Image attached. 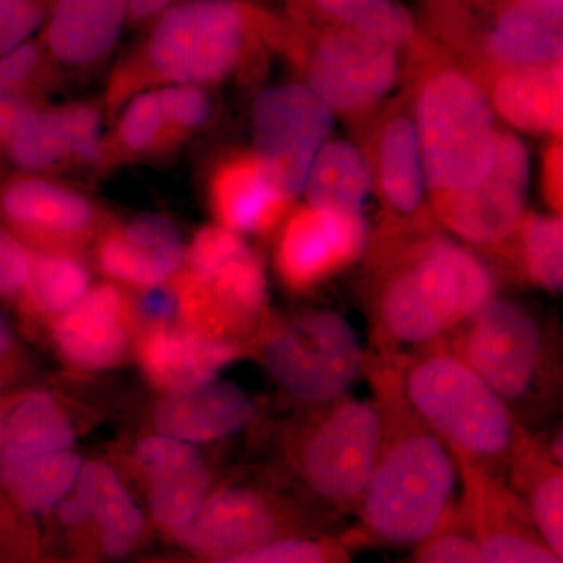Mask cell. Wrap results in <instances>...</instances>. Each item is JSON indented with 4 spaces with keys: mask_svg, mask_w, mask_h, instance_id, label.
Segmentation results:
<instances>
[{
    "mask_svg": "<svg viewBox=\"0 0 563 563\" xmlns=\"http://www.w3.org/2000/svg\"><path fill=\"white\" fill-rule=\"evenodd\" d=\"M11 162L27 174L69 173V146L57 106L36 107L7 143Z\"/></svg>",
    "mask_w": 563,
    "mask_h": 563,
    "instance_id": "obj_36",
    "label": "cell"
},
{
    "mask_svg": "<svg viewBox=\"0 0 563 563\" xmlns=\"http://www.w3.org/2000/svg\"><path fill=\"white\" fill-rule=\"evenodd\" d=\"M261 355L274 384L306 407L350 395L368 363L357 332L333 310H309L268 328Z\"/></svg>",
    "mask_w": 563,
    "mask_h": 563,
    "instance_id": "obj_12",
    "label": "cell"
},
{
    "mask_svg": "<svg viewBox=\"0 0 563 563\" xmlns=\"http://www.w3.org/2000/svg\"><path fill=\"white\" fill-rule=\"evenodd\" d=\"M365 374L379 406L383 433L354 512L355 525L340 537L354 551L415 548L439 529L457 503V461L404 398L391 354L368 355Z\"/></svg>",
    "mask_w": 563,
    "mask_h": 563,
    "instance_id": "obj_2",
    "label": "cell"
},
{
    "mask_svg": "<svg viewBox=\"0 0 563 563\" xmlns=\"http://www.w3.org/2000/svg\"><path fill=\"white\" fill-rule=\"evenodd\" d=\"M562 139H553L543 152L542 161V190L544 201L551 207L555 214H562L563 166Z\"/></svg>",
    "mask_w": 563,
    "mask_h": 563,
    "instance_id": "obj_44",
    "label": "cell"
},
{
    "mask_svg": "<svg viewBox=\"0 0 563 563\" xmlns=\"http://www.w3.org/2000/svg\"><path fill=\"white\" fill-rule=\"evenodd\" d=\"M280 57L336 117L358 124L402 84L404 55L351 29L284 9Z\"/></svg>",
    "mask_w": 563,
    "mask_h": 563,
    "instance_id": "obj_7",
    "label": "cell"
},
{
    "mask_svg": "<svg viewBox=\"0 0 563 563\" xmlns=\"http://www.w3.org/2000/svg\"><path fill=\"white\" fill-rule=\"evenodd\" d=\"M51 0H0V57L40 32Z\"/></svg>",
    "mask_w": 563,
    "mask_h": 563,
    "instance_id": "obj_41",
    "label": "cell"
},
{
    "mask_svg": "<svg viewBox=\"0 0 563 563\" xmlns=\"http://www.w3.org/2000/svg\"><path fill=\"white\" fill-rule=\"evenodd\" d=\"M180 0H128V27L144 31Z\"/></svg>",
    "mask_w": 563,
    "mask_h": 563,
    "instance_id": "obj_45",
    "label": "cell"
},
{
    "mask_svg": "<svg viewBox=\"0 0 563 563\" xmlns=\"http://www.w3.org/2000/svg\"><path fill=\"white\" fill-rule=\"evenodd\" d=\"M284 31V10L257 0H180L114 63L103 113L111 121L133 96L168 85L258 79L280 57Z\"/></svg>",
    "mask_w": 563,
    "mask_h": 563,
    "instance_id": "obj_1",
    "label": "cell"
},
{
    "mask_svg": "<svg viewBox=\"0 0 563 563\" xmlns=\"http://www.w3.org/2000/svg\"><path fill=\"white\" fill-rule=\"evenodd\" d=\"M455 461L461 474L459 512L485 563H563L501 476L465 459Z\"/></svg>",
    "mask_w": 563,
    "mask_h": 563,
    "instance_id": "obj_16",
    "label": "cell"
},
{
    "mask_svg": "<svg viewBox=\"0 0 563 563\" xmlns=\"http://www.w3.org/2000/svg\"><path fill=\"white\" fill-rule=\"evenodd\" d=\"M7 412L0 406V440H2L3 424H5Z\"/></svg>",
    "mask_w": 563,
    "mask_h": 563,
    "instance_id": "obj_47",
    "label": "cell"
},
{
    "mask_svg": "<svg viewBox=\"0 0 563 563\" xmlns=\"http://www.w3.org/2000/svg\"><path fill=\"white\" fill-rule=\"evenodd\" d=\"M188 328L242 344L261 331L268 313V285L255 252L242 235L206 225L192 236L187 261L174 277Z\"/></svg>",
    "mask_w": 563,
    "mask_h": 563,
    "instance_id": "obj_10",
    "label": "cell"
},
{
    "mask_svg": "<svg viewBox=\"0 0 563 563\" xmlns=\"http://www.w3.org/2000/svg\"><path fill=\"white\" fill-rule=\"evenodd\" d=\"M14 354H16V336H14L13 325L0 310V393L5 390L10 383Z\"/></svg>",
    "mask_w": 563,
    "mask_h": 563,
    "instance_id": "obj_46",
    "label": "cell"
},
{
    "mask_svg": "<svg viewBox=\"0 0 563 563\" xmlns=\"http://www.w3.org/2000/svg\"><path fill=\"white\" fill-rule=\"evenodd\" d=\"M448 342L517 417L558 388L555 351L536 314L515 299L493 296Z\"/></svg>",
    "mask_w": 563,
    "mask_h": 563,
    "instance_id": "obj_11",
    "label": "cell"
},
{
    "mask_svg": "<svg viewBox=\"0 0 563 563\" xmlns=\"http://www.w3.org/2000/svg\"><path fill=\"white\" fill-rule=\"evenodd\" d=\"M139 312L141 317L151 322L152 328L169 325V322L181 318V302L179 290L174 279L172 284L146 288L139 298Z\"/></svg>",
    "mask_w": 563,
    "mask_h": 563,
    "instance_id": "obj_43",
    "label": "cell"
},
{
    "mask_svg": "<svg viewBox=\"0 0 563 563\" xmlns=\"http://www.w3.org/2000/svg\"><path fill=\"white\" fill-rule=\"evenodd\" d=\"M383 418L374 398L346 395L307 407L290 442V461L303 498L335 518L354 515L368 484Z\"/></svg>",
    "mask_w": 563,
    "mask_h": 563,
    "instance_id": "obj_8",
    "label": "cell"
},
{
    "mask_svg": "<svg viewBox=\"0 0 563 563\" xmlns=\"http://www.w3.org/2000/svg\"><path fill=\"white\" fill-rule=\"evenodd\" d=\"M257 407L240 385L214 379L169 395L155 409L162 435L191 444L220 442L252 424Z\"/></svg>",
    "mask_w": 563,
    "mask_h": 563,
    "instance_id": "obj_23",
    "label": "cell"
},
{
    "mask_svg": "<svg viewBox=\"0 0 563 563\" xmlns=\"http://www.w3.org/2000/svg\"><path fill=\"white\" fill-rule=\"evenodd\" d=\"M302 192L307 206L314 209L363 214L373 185L361 147L350 141L329 140L314 157Z\"/></svg>",
    "mask_w": 563,
    "mask_h": 563,
    "instance_id": "obj_31",
    "label": "cell"
},
{
    "mask_svg": "<svg viewBox=\"0 0 563 563\" xmlns=\"http://www.w3.org/2000/svg\"><path fill=\"white\" fill-rule=\"evenodd\" d=\"M140 472L150 481V510L169 532L185 528L211 493V474L196 444L168 435L147 437L135 450Z\"/></svg>",
    "mask_w": 563,
    "mask_h": 563,
    "instance_id": "obj_21",
    "label": "cell"
},
{
    "mask_svg": "<svg viewBox=\"0 0 563 563\" xmlns=\"http://www.w3.org/2000/svg\"><path fill=\"white\" fill-rule=\"evenodd\" d=\"M415 129L429 192L468 190L487 176L499 128L483 88L422 35L404 55Z\"/></svg>",
    "mask_w": 563,
    "mask_h": 563,
    "instance_id": "obj_4",
    "label": "cell"
},
{
    "mask_svg": "<svg viewBox=\"0 0 563 563\" xmlns=\"http://www.w3.org/2000/svg\"><path fill=\"white\" fill-rule=\"evenodd\" d=\"M285 9L310 20L351 29L384 41L406 55L422 33L417 18L398 0H282Z\"/></svg>",
    "mask_w": 563,
    "mask_h": 563,
    "instance_id": "obj_30",
    "label": "cell"
},
{
    "mask_svg": "<svg viewBox=\"0 0 563 563\" xmlns=\"http://www.w3.org/2000/svg\"><path fill=\"white\" fill-rule=\"evenodd\" d=\"M399 563H485L479 548L466 529L457 503L432 536L412 548Z\"/></svg>",
    "mask_w": 563,
    "mask_h": 563,
    "instance_id": "obj_40",
    "label": "cell"
},
{
    "mask_svg": "<svg viewBox=\"0 0 563 563\" xmlns=\"http://www.w3.org/2000/svg\"><path fill=\"white\" fill-rule=\"evenodd\" d=\"M62 76L41 46L38 38L0 57V106L18 99L46 102Z\"/></svg>",
    "mask_w": 563,
    "mask_h": 563,
    "instance_id": "obj_37",
    "label": "cell"
},
{
    "mask_svg": "<svg viewBox=\"0 0 563 563\" xmlns=\"http://www.w3.org/2000/svg\"><path fill=\"white\" fill-rule=\"evenodd\" d=\"M129 306L114 285L99 284L57 317L54 342L69 363L106 369L120 362L128 346Z\"/></svg>",
    "mask_w": 563,
    "mask_h": 563,
    "instance_id": "obj_24",
    "label": "cell"
},
{
    "mask_svg": "<svg viewBox=\"0 0 563 563\" xmlns=\"http://www.w3.org/2000/svg\"><path fill=\"white\" fill-rule=\"evenodd\" d=\"M339 521L307 499L233 485L211 492L196 517L174 537L191 553L211 561L279 540L339 533Z\"/></svg>",
    "mask_w": 563,
    "mask_h": 563,
    "instance_id": "obj_13",
    "label": "cell"
},
{
    "mask_svg": "<svg viewBox=\"0 0 563 563\" xmlns=\"http://www.w3.org/2000/svg\"><path fill=\"white\" fill-rule=\"evenodd\" d=\"M29 268L31 252L13 233L0 228V299L21 298Z\"/></svg>",
    "mask_w": 563,
    "mask_h": 563,
    "instance_id": "obj_42",
    "label": "cell"
},
{
    "mask_svg": "<svg viewBox=\"0 0 563 563\" xmlns=\"http://www.w3.org/2000/svg\"><path fill=\"white\" fill-rule=\"evenodd\" d=\"M76 442L73 424L49 393L22 396L7 412L0 457L20 459L70 451Z\"/></svg>",
    "mask_w": 563,
    "mask_h": 563,
    "instance_id": "obj_34",
    "label": "cell"
},
{
    "mask_svg": "<svg viewBox=\"0 0 563 563\" xmlns=\"http://www.w3.org/2000/svg\"><path fill=\"white\" fill-rule=\"evenodd\" d=\"M531 158L523 141L499 129L490 172L461 191L429 192L439 228L488 251L512 235L526 214Z\"/></svg>",
    "mask_w": 563,
    "mask_h": 563,
    "instance_id": "obj_14",
    "label": "cell"
},
{
    "mask_svg": "<svg viewBox=\"0 0 563 563\" xmlns=\"http://www.w3.org/2000/svg\"><path fill=\"white\" fill-rule=\"evenodd\" d=\"M363 214L302 206L284 220L276 246V269L285 287L309 291L350 268L368 247Z\"/></svg>",
    "mask_w": 563,
    "mask_h": 563,
    "instance_id": "obj_18",
    "label": "cell"
},
{
    "mask_svg": "<svg viewBox=\"0 0 563 563\" xmlns=\"http://www.w3.org/2000/svg\"><path fill=\"white\" fill-rule=\"evenodd\" d=\"M242 344L190 328H152L140 343L144 376L157 387L174 391L214 379L242 355Z\"/></svg>",
    "mask_w": 563,
    "mask_h": 563,
    "instance_id": "obj_26",
    "label": "cell"
},
{
    "mask_svg": "<svg viewBox=\"0 0 563 563\" xmlns=\"http://www.w3.org/2000/svg\"><path fill=\"white\" fill-rule=\"evenodd\" d=\"M366 266L377 354L446 339L498 288L483 258L440 232Z\"/></svg>",
    "mask_w": 563,
    "mask_h": 563,
    "instance_id": "obj_3",
    "label": "cell"
},
{
    "mask_svg": "<svg viewBox=\"0 0 563 563\" xmlns=\"http://www.w3.org/2000/svg\"><path fill=\"white\" fill-rule=\"evenodd\" d=\"M90 288V272L73 252H31L25 309L40 317H60Z\"/></svg>",
    "mask_w": 563,
    "mask_h": 563,
    "instance_id": "obj_35",
    "label": "cell"
},
{
    "mask_svg": "<svg viewBox=\"0 0 563 563\" xmlns=\"http://www.w3.org/2000/svg\"><path fill=\"white\" fill-rule=\"evenodd\" d=\"M354 553L339 532L279 540L209 563H354Z\"/></svg>",
    "mask_w": 563,
    "mask_h": 563,
    "instance_id": "obj_38",
    "label": "cell"
},
{
    "mask_svg": "<svg viewBox=\"0 0 563 563\" xmlns=\"http://www.w3.org/2000/svg\"><path fill=\"white\" fill-rule=\"evenodd\" d=\"M73 490L87 503L99 526L103 551L111 559L132 553L144 532V515L120 476L103 462L81 466Z\"/></svg>",
    "mask_w": 563,
    "mask_h": 563,
    "instance_id": "obj_28",
    "label": "cell"
},
{
    "mask_svg": "<svg viewBox=\"0 0 563 563\" xmlns=\"http://www.w3.org/2000/svg\"><path fill=\"white\" fill-rule=\"evenodd\" d=\"M476 81L504 122L521 132L562 139L563 62L514 66Z\"/></svg>",
    "mask_w": 563,
    "mask_h": 563,
    "instance_id": "obj_25",
    "label": "cell"
},
{
    "mask_svg": "<svg viewBox=\"0 0 563 563\" xmlns=\"http://www.w3.org/2000/svg\"><path fill=\"white\" fill-rule=\"evenodd\" d=\"M103 143L102 174L122 163L155 161L177 152L157 90L139 92L129 99L117 117Z\"/></svg>",
    "mask_w": 563,
    "mask_h": 563,
    "instance_id": "obj_33",
    "label": "cell"
},
{
    "mask_svg": "<svg viewBox=\"0 0 563 563\" xmlns=\"http://www.w3.org/2000/svg\"><path fill=\"white\" fill-rule=\"evenodd\" d=\"M333 117L302 81L266 88L255 98L252 154L288 201L302 195L310 166L331 135Z\"/></svg>",
    "mask_w": 563,
    "mask_h": 563,
    "instance_id": "obj_15",
    "label": "cell"
},
{
    "mask_svg": "<svg viewBox=\"0 0 563 563\" xmlns=\"http://www.w3.org/2000/svg\"><path fill=\"white\" fill-rule=\"evenodd\" d=\"M207 198L218 225L240 235L273 232L292 203L252 152H233L213 166Z\"/></svg>",
    "mask_w": 563,
    "mask_h": 563,
    "instance_id": "obj_22",
    "label": "cell"
},
{
    "mask_svg": "<svg viewBox=\"0 0 563 563\" xmlns=\"http://www.w3.org/2000/svg\"><path fill=\"white\" fill-rule=\"evenodd\" d=\"M487 252L517 279L544 291H562V214L526 213L512 235Z\"/></svg>",
    "mask_w": 563,
    "mask_h": 563,
    "instance_id": "obj_29",
    "label": "cell"
},
{
    "mask_svg": "<svg viewBox=\"0 0 563 563\" xmlns=\"http://www.w3.org/2000/svg\"><path fill=\"white\" fill-rule=\"evenodd\" d=\"M128 27V0H51L40 44L62 77L101 69Z\"/></svg>",
    "mask_w": 563,
    "mask_h": 563,
    "instance_id": "obj_19",
    "label": "cell"
},
{
    "mask_svg": "<svg viewBox=\"0 0 563 563\" xmlns=\"http://www.w3.org/2000/svg\"><path fill=\"white\" fill-rule=\"evenodd\" d=\"M0 218L40 251L70 252L98 236L109 211L76 188L38 174L14 177L0 190Z\"/></svg>",
    "mask_w": 563,
    "mask_h": 563,
    "instance_id": "obj_17",
    "label": "cell"
},
{
    "mask_svg": "<svg viewBox=\"0 0 563 563\" xmlns=\"http://www.w3.org/2000/svg\"><path fill=\"white\" fill-rule=\"evenodd\" d=\"M355 128L380 206L379 224L369 235L365 252L369 265L440 228L429 207L409 90L404 87Z\"/></svg>",
    "mask_w": 563,
    "mask_h": 563,
    "instance_id": "obj_9",
    "label": "cell"
},
{
    "mask_svg": "<svg viewBox=\"0 0 563 563\" xmlns=\"http://www.w3.org/2000/svg\"><path fill=\"white\" fill-rule=\"evenodd\" d=\"M155 90L177 150L202 132L217 113L213 96L207 87L168 85Z\"/></svg>",
    "mask_w": 563,
    "mask_h": 563,
    "instance_id": "obj_39",
    "label": "cell"
},
{
    "mask_svg": "<svg viewBox=\"0 0 563 563\" xmlns=\"http://www.w3.org/2000/svg\"><path fill=\"white\" fill-rule=\"evenodd\" d=\"M96 258L111 279L146 290L179 276L187 246L168 218L141 213L128 221L111 220L98 235Z\"/></svg>",
    "mask_w": 563,
    "mask_h": 563,
    "instance_id": "obj_20",
    "label": "cell"
},
{
    "mask_svg": "<svg viewBox=\"0 0 563 563\" xmlns=\"http://www.w3.org/2000/svg\"><path fill=\"white\" fill-rule=\"evenodd\" d=\"M81 459L74 450L35 457H0V490L25 514L49 512L77 483Z\"/></svg>",
    "mask_w": 563,
    "mask_h": 563,
    "instance_id": "obj_32",
    "label": "cell"
},
{
    "mask_svg": "<svg viewBox=\"0 0 563 563\" xmlns=\"http://www.w3.org/2000/svg\"><path fill=\"white\" fill-rule=\"evenodd\" d=\"M404 398L455 457L503 477L526 426L446 339L393 352Z\"/></svg>",
    "mask_w": 563,
    "mask_h": 563,
    "instance_id": "obj_5",
    "label": "cell"
},
{
    "mask_svg": "<svg viewBox=\"0 0 563 563\" xmlns=\"http://www.w3.org/2000/svg\"><path fill=\"white\" fill-rule=\"evenodd\" d=\"M418 27L474 80L562 62L563 0H420Z\"/></svg>",
    "mask_w": 563,
    "mask_h": 563,
    "instance_id": "obj_6",
    "label": "cell"
},
{
    "mask_svg": "<svg viewBox=\"0 0 563 563\" xmlns=\"http://www.w3.org/2000/svg\"><path fill=\"white\" fill-rule=\"evenodd\" d=\"M503 479L525 504L544 542L563 558V463L550 444L525 428Z\"/></svg>",
    "mask_w": 563,
    "mask_h": 563,
    "instance_id": "obj_27",
    "label": "cell"
}]
</instances>
